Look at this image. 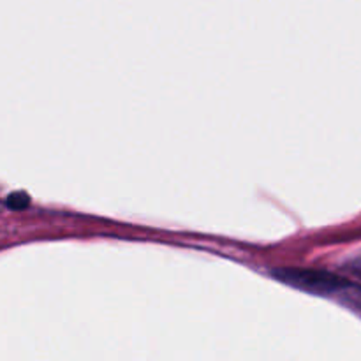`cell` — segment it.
I'll list each match as a JSON object with an SVG mask.
<instances>
[{
    "instance_id": "6da1fadb",
    "label": "cell",
    "mask_w": 361,
    "mask_h": 361,
    "mask_svg": "<svg viewBox=\"0 0 361 361\" xmlns=\"http://www.w3.org/2000/svg\"><path fill=\"white\" fill-rule=\"evenodd\" d=\"M275 277L284 284L293 288L303 289V291L319 293V295H341V293L353 291V284L345 279L337 277L330 271L321 270H303V268H281L274 271Z\"/></svg>"
},
{
    "instance_id": "7a4b0ae2",
    "label": "cell",
    "mask_w": 361,
    "mask_h": 361,
    "mask_svg": "<svg viewBox=\"0 0 361 361\" xmlns=\"http://www.w3.org/2000/svg\"><path fill=\"white\" fill-rule=\"evenodd\" d=\"M28 204V197L25 194H11L7 200V207L14 208V210H21Z\"/></svg>"
}]
</instances>
